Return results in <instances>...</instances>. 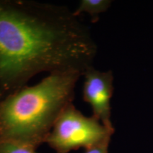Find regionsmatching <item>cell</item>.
I'll return each mask as SVG.
<instances>
[{"label":"cell","mask_w":153,"mask_h":153,"mask_svg":"<svg viewBox=\"0 0 153 153\" xmlns=\"http://www.w3.org/2000/svg\"><path fill=\"white\" fill-rule=\"evenodd\" d=\"M82 89L83 100L90 105L93 116L107 128L114 131L111 120V99L114 91V76L112 71L101 72L89 67L83 73Z\"/></svg>","instance_id":"4"},{"label":"cell","mask_w":153,"mask_h":153,"mask_svg":"<svg viewBox=\"0 0 153 153\" xmlns=\"http://www.w3.org/2000/svg\"><path fill=\"white\" fill-rule=\"evenodd\" d=\"M97 51L89 28L68 7L0 0V100L41 72L83 75Z\"/></svg>","instance_id":"1"},{"label":"cell","mask_w":153,"mask_h":153,"mask_svg":"<svg viewBox=\"0 0 153 153\" xmlns=\"http://www.w3.org/2000/svg\"><path fill=\"white\" fill-rule=\"evenodd\" d=\"M111 2L110 0H82L73 13L77 17L82 13H87L91 16V22L95 23L98 21L99 15L108 10Z\"/></svg>","instance_id":"5"},{"label":"cell","mask_w":153,"mask_h":153,"mask_svg":"<svg viewBox=\"0 0 153 153\" xmlns=\"http://www.w3.org/2000/svg\"><path fill=\"white\" fill-rule=\"evenodd\" d=\"M82 73L55 72L0 100V140L37 149L45 143L62 111L74 97Z\"/></svg>","instance_id":"2"},{"label":"cell","mask_w":153,"mask_h":153,"mask_svg":"<svg viewBox=\"0 0 153 153\" xmlns=\"http://www.w3.org/2000/svg\"><path fill=\"white\" fill-rule=\"evenodd\" d=\"M114 133L94 116L82 114L71 103L61 113L45 143L55 153H69L110 142Z\"/></svg>","instance_id":"3"},{"label":"cell","mask_w":153,"mask_h":153,"mask_svg":"<svg viewBox=\"0 0 153 153\" xmlns=\"http://www.w3.org/2000/svg\"><path fill=\"white\" fill-rule=\"evenodd\" d=\"M0 153H38L36 149L11 141L0 140Z\"/></svg>","instance_id":"6"},{"label":"cell","mask_w":153,"mask_h":153,"mask_svg":"<svg viewBox=\"0 0 153 153\" xmlns=\"http://www.w3.org/2000/svg\"><path fill=\"white\" fill-rule=\"evenodd\" d=\"M110 142H106L85 149V153H108V145Z\"/></svg>","instance_id":"7"}]
</instances>
